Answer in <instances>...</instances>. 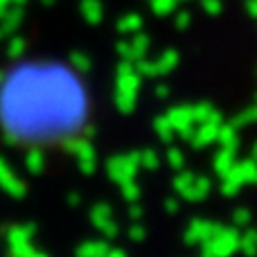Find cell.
Here are the masks:
<instances>
[{"instance_id":"6da1fadb","label":"cell","mask_w":257,"mask_h":257,"mask_svg":"<svg viewBox=\"0 0 257 257\" xmlns=\"http://www.w3.org/2000/svg\"><path fill=\"white\" fill-rule=\"evenodd\" d=\"M250 12L257 16V0H250Z\"/></svg>"}]
</instances>
